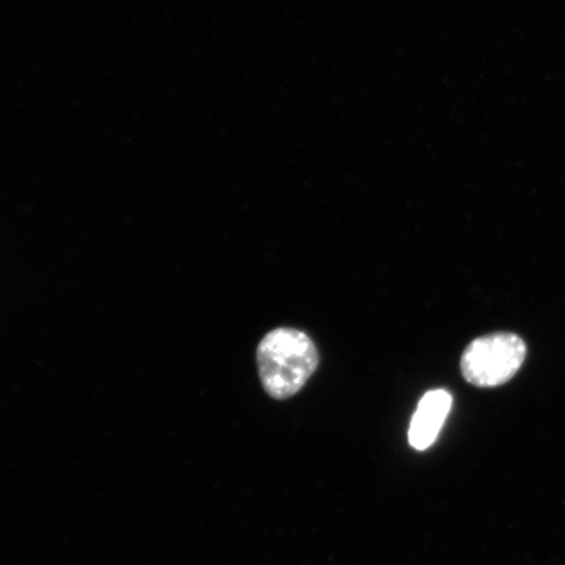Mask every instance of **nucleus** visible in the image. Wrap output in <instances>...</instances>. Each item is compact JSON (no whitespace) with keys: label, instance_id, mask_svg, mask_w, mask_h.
I'll return each mask as SVG.
<instances>
[{"label":"nucleus","instance_id":"obj_3","mask_svg":"<svg viewBox=\"0 0 565 565\" xmlns=\"http://www.w3.org/2000/svg\"><path fill=\"white\" fill-rule=\"evenodd\" d=\"M454 397L444 388L423 395L408 428V443L416 450H426L433 445L447 420Z\"/></svg>","mask_w":565,"mask_h":565},{"label":"nucleus","instance_id":"obj_1","mask_svg":"<svg viewBox=\"0 0 565 565\" xmlns=\"http://www.w3.org/2000/svg\"><path fill=\"white\" fill-rule=\"evenodd\" d=\"M318 364L320 353L315 342L298 329H275L257 349L260 384L274 399H287L298 394Z\"/></svg>","mask_w":565,"mask_h":565},{"label":"nucleus","instance_id":"obj_2","mask_svg":"<svg viewBox=\"0 0 565 565\" xmlns=\"http://www.w3.org/2000/svg\"><path fill=\"white\" fill-rule=\"evenodd\" d=\"M526 356V342L519 334L494 331L471 341L462 352L459 366L466 383L491 388L510 383Z\"/></svg>","mask_w":565,"mask_h":565}]
</instances>
